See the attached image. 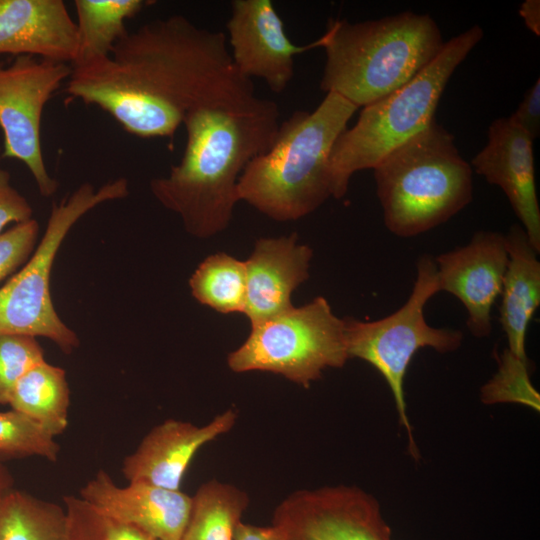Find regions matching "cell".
Segmentation results:
<instances>
[{
	"instance_id": "24",
	"label": "cell",
	"mask_w": 540,
	"mask_h": 540,
	"mask_svg": "<svg viewBox=\"0 0 540 540\" xmlns=\"http://www.w3.org/2000/svg\"><path fill=\"white\" fill-rule=\"evenodd\" d=\"M194 298L220 313L242 312L246 299L245 263L220 252L207 257L189 279Z\"/></svg>"
},
{
	"instance_id": "31",
	"label": "cell",
	"mask_w": 540,
	"mask_h": 540,
	"mask_svg": "<svg viewBox=\"0 0 540 540\" xmlns=\"http://www.w3.org/2000/svg\"><path fill=\"white\" fill-rule=\"evenodd\" d=\"M533 141L540 134V79L526 91L517 110L509 116Z\"/></svg>"
},
{
	"instance_id": "8",
	"label": "cell",
	"mask_w": 540,
	"mask_h": 540,
	"mask_svg": "<svg viewBox=\"0 0 540 540\" xmlns=\"http://www.w3.org/2000/svg\"><path fill=\"white\" fill-rule=\"evenodd\" d=\"M416 279L407 301L394 313L375 321L343 318L347 353L376 368L386 380L396 404L401 425L409 435V450L418 457L406 413L404 377L411 359L424 347L439 353L456 351L463 333L430 326L424 316L427 302L439 292L435 258L423 254L416 262Z\"/></svg>"
},
{
	"instance_id": "32",
	"label": "cell",
	"mask_w": 540,
	"mask_h": 540,
	"mask_svg": "<svg viewBox=\"0 0 540 540\" xmlns=\"http://www.w3.org/2000/svg\"><path fill=\"white\" fill-rule=\"evenodd\" d=\"M235 540H286L275 526H257L240 522L235 533Z\"/></svg>"
},
{
	"instance_id": "10",
	"label": "cell",
	"mask_w": 540,
	"mask_h": 540,
	"mask_svg": "<svg viewBox=\"0 0 540 540\" xmlns=\"http://www.w3.org/2000/svg\"><path fill=\"white\" fill-rule=\"evenodd\" d=\"M71 73L68 63L28 55L17 56L9 65L0 63L1 156L21 161L46 198L56 192L58 183L45 165L41 120L47 102Z\"/></svg>"
},
{
	"instance_id": "25",
	"label": "cell",
	"mask_w": 540,
	"mask_h": 540,
	"mask_svg": "<svg viewBox=\"0 0 540 540\" xmlns=\"http://www.w3.org/2000/svg\"><path fill=\"white\" fill-rule=\"evenodd\" d=\"M60 446L38 423L14 410L0 412V455L39 456L56 462Z\"/></svg>"
},
{
	"instance_id": "17",
	"label": "cell",
	"mask_w": 540,
	"mask_h": 540,
	"mask_svg": "<svg viewBox=\"0 0 540 540\" xmlns=\"http://www.w3.org/2000/svg\"><path fill=\"white\" fill-rule=\"evenodd\" d=\"M313 252L297 243L295 233L278 238H260L246 269V299L243 313L251 326L293 307V291L309 278Z\"/></svg>"
},
{
	"instance_id": "14",
	"label": "cell",
	"mask_w": 540,
	"mask_h": 540,
	"mask_svg": "<svg viewBox=\"0 0 540 540\" xmlns=\"http://www.w3.org/2000/svg\"><path fill=\"white\" fill-rule=\"evenodd\" d=\"M79 497L104 515L132 526L156 540H181L187 526L192 496L143 481L115 484L99 470Z\"/></svg>"
},
{
	"instance_id": "9",
	"label": "cell",
	"mask_w": 540,
	"mask_h": 540,
	"mask_svg": "<svg viewBox=\"0 0 540 540\" xmlns=\"http://www.w3.org/2000/svg\"><path fill=\"white\" fill-rule=\"evenodd\" d=\"M348 359L344 320L319 296L252 325L227 364L236 373L271 372L308 388L325 369L341 368Z\"/></svg>"
},
{
	"instance_id": "23",
	"label": "cell",
	"mask_w": 540,
	"mask_h": 540,
	"mask_svg": "<svg viewBox=\"0 0 540 540\" xmlns=\"http://www.w3.org/2000/svg\"><path fill=\"white\" fill-rule=\"evenodd\" d=\"M64 507L12 489L0 498V540H66Z\"/></svg>"
},
{
	"instance_id": "26",
	"label": "cell",
	"mask_w": 540,
	"mask_h": 540,
	"mask_svg": "<svg viewBox=\"0 0 540 540\" xmlns=\"http://www.w3.org/2000/svg\"><path fill=\"white\" fill-rule=\"evenodd\" d=\"M63 502L67 516L66 540H156L104 515L79 496L66 495Z\"/></svg>"
},
{
	"instance_id": "13",
	"label": "cell",
	"mask_w": 540,
	"mask_h": 540,
	"mask_svg": "<svg viewBox=\"0 0 540 540\" xmlns=\"http://www.w3.org/2000/svg\"><path fill=\"white\" fill-rule=\"evenodd\" d=\"M435 263L439 291L463 304L469 332L477 338L489 336L492 307L501 294L508 264L505 235L477 231L466 245L438 255Z\"/></svg>"
},
{
	"instance_id": "29",
	"label": "cell",
	"mask_w": 540,
	"mask_h": 540,
	"mask_svg": "<svg viewBox=\"0 0 540 540\" xmlns=\"http://www.w3.org/2000/svg\"><path fill=\"white\" fill-rule=\"evenodd\" d=\"M39 224L30 219L0 235V282L23 266L37 246Z\"/></svg>"
},
{
	"instance_id": "33",
	"label": "cell",
	"mask_w": 540,
	"mask_h": 540,
	"mask_svg": "<svg viewBox=\"0 0 540 540\" xmlns=\"http://www.w3.org/2000/svg\"><path fill=\"white\" fill-rule=\"evenodd\" d=\"M519 14L526 27L535 35H540V1L525 0L519 8Z\"/></svg>"
},
{
	"instance_id": "21",
	"label": "cell",
	"mask_w": 540,
	"mask_h": 540,
	"mask_svg": "<svg viewBox=\"0 0 540 540\" xmlns=\"http://www.w3.org/2000/svg\"><path fill=\"white\" fill-rule=\"evenodd\" d=\"M149 3L144 0H75L77 48L72 67L110 56L115 44L128 32L125 22Z\"/></svg>"
},
{
	"instance_id": "6",
	"label": "cell",
	"mask_w": 540,
	"mask_h": 540,
	"mask_svg": "<svg viewBox=\"0 0 540 540\" xmlns=\"http://www.w3.org/2000/svg\"><path fill=\"white\" fill-rule=\"evenodd\" d=\"M483 37L474 25L445 42L436 58L409 82L364 106L337 138L330 155L332 196L342 198L352 175L374 168L386 155L426 129L456 68Z\"/></svg>"
},
{
	"instance_id": "16",
	"label": "cell",
	"mask_w": 540,
	"mask_h": 540,
	"mask_svg": "<svg viewBox=\"0 0 540 540\" xmlns=\"http://www.w3.org/2000/svg\"><path fill=\"white\" fill-rule=\"evenodd\" d=\"M237 417V412L229 408L203 426L176 419L163 421L153 427L135 451L124 458L123 476L128 482L143 481L180 490L196 453L205 444L228 433Z\"/></svg>"
},
{
	"instance_id": "7",
	"label": "cell",
	"mask_w": 540,
	"mask_h": 540,
	"mask_svg": "<svg viewBox=\"0 0 540 540\" xmlns=\"http://www.w3.org/2000/svg\"><path fill=\"white\" fill-rule=\"evenodd\" d=\"M128 194L127 179L117 178L98 189L83 183L60 203H53L44 235L32 255L0 288V335L44 337L66 354L78 348L76 332L61 320L52 302V267L66 235L82 216Z\"/></svg>"
},
{
	"instance_id": "19",
	"label": "cell",
	"mask_w": 540,
	"mask_h": 540,
	"mask_svg": "<svg viewBox=\"0 0 540 540\" xmlns=\"http://www.w3.org/2000/svg\"><path fill=\"white\" fill-rule=\"evenodd\" d=\"M508 264L503 279L500 323L506 334L508 350L516 358L528 361L525 340L529 323L540 304L539 254L518 224L505 235Z\"/></svg>"
},
{
	"instance_id": "2",
	"label": "cell",
	"mask_w": 540,
	"mask_h": 540,
	"mask_svg": "<svg viewBox=\"0 0 540 540\" xmlns=\"http://www.w3.org/2000/svg\"><path fill=\"white\" fill-rule=\"evenodd\" d=\"M278 105L255 96L216 102L184 118L186 144L166 176L150 181L153 196L176 213L188 233L211 237L229 225L247 164L271 146L280 126Z\"/></svg>"
},
{
	"instance_id": "1",
	"label": "cell",
	"mask_w": 540,
	"mask_h": 540,
	"mask_svg": "<svg viewBox=\"0 0 540 540\" xmlns=\"http://www.w3.org/2000/svg\"><path fill=\"white\" fill-rule=\"evenodd\" d=\"M65 91L141 138H172L195 108L256 96L233 64L226 34L182 15L128 31L110 56L72 67Z\"/></svg>"
},
{
	"instance_id": "18",
	"label": "cell",
	"mask_w": 540,
	"mask_h": 540,
	"mask_svg": "<svg viewBox=\"0 0 540 540\" xmlns=\"http://www.w3.org/2000/svg\"><path fill=\"white\" fill-rule=\"evenodd\" d=\"M76 22L62 0H0V54L73 63Z\"/></svg>"
},
{
	"instance_id": "30",
	"label": "cell",
	"mask_w": 540,
	"mask_h": 540,
	"mask_svg": "<svg viewBox=\"0 0 540 540\" xmlns=\"http://www.w3.org/2000/svg\"><path fill=\"white\" fill-rule=\"evenodd\" d=\"M33 210L27 199L10 183V174L0 167V235L10 223L32 219Z\"/></svg>"
},
{
	"instance_id": "3",
	"label": "cell",
	"mask_w": 540,
	"mask_h": 540,
	"mask_svg": "<svg viewBox=\"0 0 540 540\" xmlns=\"http://www.w3.org/2000/svg\"><path fill=\"white\" fill-rule=\"evenodd\" d=\"M358 107L327 93L312 111H295L280 123L267 151L253 158L237 184L246 201L276 221H293L332 196L330 155Z\"/></svg>"
},
{
	"instance_id": "4",
	"label": "cell",
	"mask_w": 540,
	"mask_h": 540,
	"mask_svg": "<svg viewBox=\"0 0 540 540\" xmlns=\"http://www.w3.org/2000/svg\"><path fill=\"white\" fill-rule=\"evenodd\" d=\"M322 37L321 90L358 108L405 85L445 44L435 20L412 11L360 22L331 19Z\"/></svg>"
},
{
	"instance_id": "20",
	"label": "cell",
	"mask_w": 540,
	"mask_h": 540,
	"mask_svg": "<svg viewBox=\"0 0 540 540\" xmlns=\"http://www.w3.org/2000/svg\"><path fill=\"white\" fill-rule=\"evenodd\" d=\"M8 405L54 437L62 434L68 426L70 407L65 370L46 360L36 364L17 382Z\"/></svg>"
},
{
	"instance_id": "5",
	"label": "cell",
	"mask_w": 540,
	"mask_h": 540,
	"mask_svg": "<svg viewBox=\"0 0 540 540\" xmlns=\"http://www.w3.org/2000/svg\"><path fill=\"white\" fill-rule=\"evenodd\" d=\"M386 228L410 238L447 222L473 199V173L435 120L374 168Z\"/></svg>"
},
{
	"instance_id": "11",
	"label": "cell",
	"mask_w": 540,
	"mask_h": 540,
	"mask_svg": "<svg viewBox=\"0 0 540 540\" xmlns=\"http://www.w3.org/2000/svg\"><path fill=\"white\" fill-rule=\"evenodd\" d=\"M273 525L286 540H391L377 500L355 486H325L289 494Z\"/></svg>"
},
{
	"instance_id": "12",
	"label": "cell",
	"mask_w": 540,
	"mask_h": 540,
	"mask_svg": "<svg viewBox=\"0 0 540 540\" xmlns=\"http://www.w3.org/2000/svg\"><path fill=\"white\" fill-rule=\"evenodd\" d=\"M231 58L244 77L264 80L274 93L283 92L294 76L295 56L322 48L323 37L296 45L271 0H234L227 21Z\"/></svg>"
},
{
	"instance_id": "22",
	"label": "cell",
	"mask_w": 540,
	"mask_h": 540,
	"mask_svg": "<svg viewBox=\"0 0 540 540\" xmlns=\"http://www.w3.org/2000/svg\"><path fill=\"white\" fill-rule=\"evenodd\" d=\"M249 497L242 489L217 479L202 484L192 496L190 517L181 540H235Z\"/></svg>"
},
{
	"instance_id": "28",
	"label": "cell",
	"mask_w": 540,
	"mask_h": 540,
	"mask_svg": "<svg viewBox=\"0 0 540 540\" xmlns=\"http://www.w3.org/2000/svg\"><path fill=\"white\" fill-rule=\"evenodd\" d=\"M43 360L44 352L36 337L0 335V405L9 404L17 382Z\"/></svg>"
},
{
	"instance_id": "15",
	"label": "cell",
	"mask_w": 540,
	"mask_h": 540,
	"mask_svg": "<svg viewBox=\"0 0 540 540\" xmlns=\"http://www.w3.org/2000/svg\"><path fill=\"white\" fill-rule=\"evenodd\" d=\"M471 168L507 196L528 240L540 253V209L535 185L533 140L510 117L494 120L487 143L471 161Z\"/></svg>"
},
{
	"instance_id": "27",
	"label": "cell",
	"mask_w": 540,
	"mask_h": 540,
	"mask_svg": "<svg viewBox=\"0 0 540 540\" xmlns=\"http://www.w3.org/2000/svg\"><path fill=\"white\" fill-rule=\"evenodd\" d=\"M485 403L518 402L539 410V394L529 378V360L516 358L505 349L493 378L481 389Z\"/></svg>"
},
{
	"instance_id": "34",
	"label": "cell",
	"mask_w": 540,
	"mask_h": 540,
	"mask_svg": "<svg viewBox=\"0 0 540 540\" xmlns=\"http://www.w3.org/2000/svg\"><path fill=\"white\" fill-rule=\"evenodd\" d=\"M14 485V479L8 468L0 460V498L11 491Z\"/></svg>"
}]
</instances>
